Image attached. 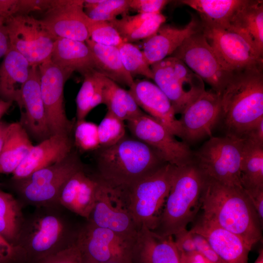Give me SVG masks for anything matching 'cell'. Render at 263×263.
<instances>
[{"mask_svg": "<svg viewBox=\"0 0 263 263\" xmlns=\"http://www.w3.org/2000/svg\"><path fill=\"white\" fill-rule=\"evenodd\" d=\"M59 203L35 207L24 215L17 246L26 263H41L48 257L75 244L81 225Z\"/></svg>", "mask_w": 263, "mask_h": 263, "instance_id": "6da1fadb", "label": "cell"}, {"mask_svg": "<svg viewBox=\"0 0 263 263\" xmlns=\"http://www.w3.org/2000/svg\"><path fill=\"white\" fill-rule=\"evenodd\" d=\"M216 126L241 139L263 119V65L233 72L220 94Z\"/></svg>", "mask_w": 263, "mask_h": 263, "instance_id": "7a4b0ae2", "label": "cell"}, {"mask_svg": "<svg viewBox=\"0 0 263 263\" xmlns=\"http://www.w3.org/2000/svg\"><path fill=\"white\" fill-rule=\"evenodd\" d=\"M202 216L239 236L251 250L262 237L261 224L245 190L204 178Z\"/></svg>", "mask_w": 263, "mask_h": 263, "instance_id": "3957f363", "label": "cell"}, {"mask_svg": "<svg viewBox=\"0 0 263 263\" xmlns=\"http://www.w3.org/2000/svg\"><path fill=\"white\" fill-rule=\"evenodd\" d=\"M97 150V177L107 186L120 191L167 163L152 148L126 135L116 144Z\"/></svg>", "mask_w": 263, "mask_h": 263, "instance_id": "277c9868", "label": "cell"}, {"mask_svg": "<svg viewBox=\"0 0 263 263\" xmlns=\"http://www.w3.org/2000/svg\"><path fill=\"white\" fill-rule=\"evenodd\" d=\"M204 177L193 163L177 167L156 227L152 230L168 236L187 229L201 209Z\"/></svg>", "mask_w": 263, "mask_h": 263, "instance_id": "5b68a950", "label": "cell"}, {"mask_svg": "<svg viewBox=\"0 0 263 263\" xmlns=\"http://www.w3.org/2000/svg\"><path fill=\"white\" fill-rule=\"evenodd\" d=\"M176 167L166 163L153 173L121 191L139 228L143 225L151 230L156 227Z\"/></svg>", "mask_w": 263, "mask_h": 263, "instance_id": "8992f818", "label": "cell"}, {"mask_svg": "<svg viewBox=\"0 0 263 263\" xmlns=\"http://www.w3.org/2000/svg\"><path fill=\"white\" fill-rule=\"evenodd\" d=\"M83 168L80 160L72 152L54 164L40 169L25 178L14 180L18 194L17 199L23 207H36L59 203V194L65 182Z\"/></svg>", "mask_w": 263, "mask_h": 263, "instance_id": "52a82bcc", "label": "cell"}, {"mask_svg": "<svg viewBox=\"0 0 263 263\" xmlns=\"http://www.w3.org/2000/svg\"><path fill=\"white\" fill-rule=\"evenodd\" d=\"M242 155V139L212 136L193 152V162L205 178L243 188L240 173Z\"/></svg>", "mask_w": 263, "mask_h": 263, "instance_id": "ba28073f", "label": "cell"}, {"mask_svg": "<svg viewBox=\"0 0 263 263\" xmlns=\"http://www.w3.org/2000/svg\"><path fill=\"white\" fill-rule=\"evenodd\" d=\"M153 80L181 113L206 90L203 80L180 59L169 56L150 66Z\"/></svg>", "mask_w": 263, "mask_h": 263, "instance_id": "9c48e42d", "label": "cell"}, {"mask_svg": "<svg viewBox=\"0 0 263 263\" xmlns=\"http://www.w3.org/2000/svg\"><path fill=\"white\" fill-rule=\"evenodd\" d=\"M136 238L87 221L80 228L75 244L83 259L100 263H131Z\"/></svg>", "mask_w": 263, "mask_h": 263, "instance_id": "30bf717a", "label": "cell"}, {"mask_svg": "<svg viewBox=\"0 0 263 263\" xmlns=\"http://www.w3.org/2000/svg\"><path fill=\"white\" fill-rule=\"evenodd\" d=\"M170 56L184 62L219 95L233 72L221 63L202 30L186 38Z\"/></svg>", "mask_w": 263, "mask_h": 263, "instance_id": "8fae6325", "label": "cell"}, {"mask_svg": "<svg viewBox=\"0 0 263 263\" xmlns=\"http://www.w3.org/2000/svg\"><path fill=\"white\" fill-rule=\"evenodd\" d=\"M10 48L19 52L32 66L50 60L56 38L40 19L28 15H16L5 21Z\"/></svg>", "mask_w": 263, "mask_h": 263, "instance_id": "7c38bea8", "label": "cell"}, {"mask_svg": "<svg viewBox=\"0 0 263 263\" xmlns=\"http://www.w3.org/2000/svg\"><path fill=\"white\" fill-rule=\"evenodd\" d=\"M202 26L208 43L228 71L233 72L263 65V56L244 35L228 28Z\"/></svg>", "mask_w": 263, "mask_h": 263, "instance_id": "4fadbf2b", "label": "cell"}, {"mask_svg": "<svg viewBox=\"0 0 263 263\" xmlns=\"http://www.w3.org/2000/svg\"><path fill=\"white\" fill-rule=\"evenodd\" d=\"M133 137L154 149L167 163L182 167L193 161L189 146L176 139L164 125L149 115L143 114L127 121Z\"/></svg>", "mask_w": 263, "mask_h": 263, "instance_id": "5bb4252c", "label": "cell"}, {"mask_svg": "<svg viewBox=\"0 0 263 263\" xmlns=\"http://www.w3.org/2000/svg\"><path fill=\"white\" fill-rule=\"evenodd\" d=\"M38 67L41 94L51 134L70 135L74 123L66 114L64 87L73 72L57 66L50 59Z\"/></svg>", "mask_w": 263, "mask_h": 263, "instance_id": "9a60e30c", "label": "cell"}, {"mask_svg": "<svg viewBox=\"0 0 263 263\" xmlns=\"http://www.w3.org/2000/svg\"><path fill=\"white\" fill-rule=\"evenodd\" d=\"M99 182L95 204L87 221L96 226L136 238L140 228L135 223L122 192L109 187L100 180Z\"/></svg>", "mask_w": 263, "mask_h": 263, "instance_id": "2e32d148", "label": "cell"}, {"mask_svg": "<svg viewBox=\"0 0 263 263\" xmlns=\"http://www.w3.org/2000/svg\"><path fill=\"white\" fill-rule=\"evenodd\" d=\"M84 4L82 0H57L40 20L56 38L86 42L90 38L91 19L85 13Z\"/></svg>", "mask_w": 263, "mask_h": 263, "instance_id": "e0dca14e", "label": "cell"}, {"mask_svg": "<svg viewBox=\"0 0 263 263\" xmlns=\"http://www.w3.org/2000/svg\"><path fill=\"white\" fill-rule=\"evenodd\" d=\"M220 108V95L212 90H205L181 113L178 120L182 141L188 145L212 136Z\"/></svg>", "mask_w": 263, "mask_h": 263, "instance_id": "ac0fdd59", "label": "cell"}, {"mask_svg": "<svg viewBox=\"0 0 263 263\" xmlns=\"http://www.w3.org/2000/svg\"><path fill=\"white\" fill-rule=\"evenodd\" d=\"M129 92L141 109L166 127L175 136L180 137L179 120L165 94L154 83L145 79L134 80Z\"/></svg>", "mask_w": 263, "mask_h": 263, "instance_id": "d6986e66", "label": "cell"}, {"mask_svg": "<svg viewBox=\"0 0 263 263\" xmlns=\"http://www.w3.org/2000/svg\"><path fill=\"white\" fill-rule=\"evenodd\" d=\"M20 123L26 131L41 141L52 136L40 87V73L38 66H32L29 77L21 94Z\"/></svg>", "mask_w": 263, "mask_h": 263, "instance_id": "ffe728a7", "label": "cell"}, {"mask_svg": "<svg viewBox=\"0 0 263 263\" xmlns=\"http://www.w3.org/2000/svg\"><path fill=\"white\" fill-rule=\"evenodd\" d=\"M190 230L207 240L222 263H248L251 250L237 235L202 216Z\"/></svg>", "mask_w": 263, "mask_h": 263, "instance_id": "44dd1931", "label": "cell"}, {"mask_svg": "<svg viewBox=\"0 0 263 263\" xmlns=\"http://www.w3.org/2000/svg\"><path fill=\"white\" fill-rule=\"evenodd\" d=\"M96 175L87 174L84 168L65 182L58 196V202L73 213L87 220L94 207L99 186Z\"/></svg>", "mask_w": 263, "mask_h": 263, "instance_id": "7402d4cb", "label": "cell"}, {"mask_svg": "<svg viewBox=\"0 0 263 263\" xmlns=\"http://www.w3.org/2000/svg\"><path fill=\"white\" fill-rule=\"evenodd\" d=\"M72 150L70 135H53L33 146L12 173V179L25 178L40 169L54 164L69 155Z\"/></svg>", "mask_w": 263, "mask_h": 263, "instance_id": "603a6c76", "label": "cell"}, {"mask_svg": "<svg viewBox=\"0 0 263 263\" xmlns=\"http://www.w3.org/2000/svg\"><path fill=\"white\" fill-rule=\"evenodd\" d=\"M202 30L201 21L192 16L182 28L162 24L157 31L144 39L142 51L148 64H151L170 56L192 35Z\"/></svg>", "mask_w": 263, "mask_h": 263, "instance_id": "cb8c5ba5", "label": "cell"}, {"mask_svg": "<svg viewBox=\"0 0 263 263\" xmlns=\"http://www.w3.org/2000/svg\"><path fill=\"white\" fill-rule=\"evenodd\" d=\"M131 263H181L173 236L158 235L143 225L132 249Z\"/></svg>", "mask_w": 263, "mask_h": 263, "instance_id": "d4e9b609", "label": "cell"}, {"mask_svg": "<svg viewBox=\"0 0 263 263\" xmlns=\"http://www.w3.org/2000/svg\"><path fill=\"white\" fill-rule=\"evenodd\" d=\"M32 66L21 54L10 48L0 65V98L21 107L22 91Z\"/></svg>", "mask_w": 263, "mask_h": 263, "instance_id": "484cf974", "label": "cell"}, {"mask_svg": "<svg viewBox=\"0 0 263 263\" xmlns=\"http://www.w3.org/2000/svg\"><path fill=\"white\" fill-rule=\"evenodd\" d=\"M51 61L57 66L82 75L96 70L94 55L85 42L65 38H56L52 52Z\"/></svg>", "mask_w": 263, "mask_h": 263, "instance_id": "4316f807", "label": "cell"}, {"mask_svg": "<svg viewBox=\"0 0 263 263\" xmlns=\"http://www.w3.org/2000/svg\"><path fill=\"white\" fill-rule=\"evenodd\" d=\"M227 28L244 35L263 56V0H246Z\"/></svg>", "mask_w": 263, "mask_h": 263, "instance_id": "83f0119b", "label": "cell"}, {"mask_svg": "<svg viewBox=\"0 0 263 263\" xmlns=\"http://www.w3.org/2000/svg\"><path fill=\"white\" fill-rule=\"evenodd\" d=\"M246 0H182L179 3L196 10L202 24L227 28Z\"/></svg>", "mask_w": 263, "mask_h": 263, "instance_id": "f1b7e54d", "label": "cell"}, {"mask_svg": "<svg viewBox=\"0 0 263 263\" xmlns=\"http://www.w3.org/2000/svg\"><path fill=\"white\" fill-rule=\"evenodd\" d=\"M34 145L20 123L8 125L4 146L0 155V173H13Z\"/></svg>", "mask_w": 263, "mask_h": 263, "instance_id": "f546056e", "label": "cell"}, {"mask_svg": "<svg viewBox=\"0 0 263 263\" xmlns=\"http://www.w3.org/2000/svg\"><path fill=\"white\" fill-rule=\"evenodd\" d=\"M166 20V17L161 13H138L132 16L123 14L120 19L116 18L109 22L124 42L132 43L154 34Z\"/></svg>", "mask_w": 263, "mask_h": 263, "instance_id": "4dcf8cb0", "label": "cell"}, {"mask_svg": "<svg viewBox=\"0 0 263 263\" xmlns=\"http://www.w3.org/2000/svg\"><path fill=\"white\" fill-rule=\"evenodd\" d=\"M85 42L94 55L98 72L117 84L132 85L134 79L124 67L117 47L98 44L90 39Z\"/></svg>", "mask_w": 263, "mask_h": 263, "instance_id": "1f68e13d", "label": "cell"}, {"mask_svg": "<svg viewBox=\"0 0 263 263\" xmlns=\"http://www.w3.org/2000/svg\"><path fill=\"white\" fill-rule=\"evenodd\" d=\"M241 183L247 194L263 191V146L242 139Z\"/></svg>", "mask_w": 263, "mask_h": 263, "instance_id": "d6a6232c", "label": "cell"}, {"mask_svg": "<svg viewBox=\"0 0 263 263\" xmlns=\"http://www.w3.org/2000/svg\"><path fill=\"white\" fill-rule=\"evenodd\" d=\"M101 76L103 84L102 104L106 105L108 112L124 121L144 113L128 91L102 74Z\"/></svg>", "mask_w": 263, "mask_h": 263, "instance_id": "836d02e7", "label": "cell"}, {"mask_svg": "<svg viewBox=\"0 0 263 263\" xmlns=\"http://www.w3.org/2000/svg\"><path fill=\"white\" fill-rule=\"evenodd\" d=\"M23 207L17 198L0 188V235L16 246L25 215Z\"/></svg>", "mask_w": 263, "mask_h": 263, "instance_id": "e575fe53", "label": "cell"}, {"mask_svg": "<svg viewBox=\"0 0 263 263\" xmlns=\"http://www.w3.org/2000/svg\"><path fill=\"white\" fill-rule=\"evenodd\" d=\"M124 67L132 77L139 75L153 79V74L144 53L132 43L123 42L118 47Z\"/></svg>", "mask_w": 263, "mask_h": 263, "instance_id": "d590c367", "label": "cell"}, {"mask_svg": "<svg viewBox=\"0 0 263 263\" xmlns=\"http://www.w3.org/2000/svg\"><path fill=\"white\" fill-rule=\"evenodd\" d=\"M124 121L107 111L98 126L100 147L113 145L126 135Z\"/></svg>", "mask_w": 263, "mask_h": 263, "instance_id": "8d00e7d4", "label": "cell"}, {"mask_svg": "<svg viewBox=\"0 0 263 263\" xmlns=\"http://www.w3.org/2000/svg\"><path fill=\"white\" fill-rule=\"evenodd\" d=\"M84 80L76 97V121L85 119L91 111V101L99 82L98 72L90 71L83 75Z\"/></svg>", "mask_w": 263, "mask_h": 263, "instance_id": "74e56055", "label": "cell"}, {"mask_svg": "<svg viewBox=\"0 0 263 263\" xmlns=\"http://www.w3.org/2000/svg\"><path fill=\"white\" fill-rule=\"evenodd\" d=\"M75 143L81 150H96L100 146L98 126L85 119L76 121L74 129Z\"/></svg>", "mask_w": 263, "mask_h": 263, "instance_id": "f35d334b", "label": "cell"}, {"mask_svg": "<svg viewBox=\"0 0 263 263\" xmlns=\"http://www.w3.org/2000/svg\"><path fill=\"white\" fill-rule=\"evenodd\" d=\"M90 39L98 44L116 47L124 42L117 31L109 21L92 19Z\"/></svg>", "mask_w": 263, "mask_h": 263, "instance_id": "ab89813d", "label": "cell"}, {"mask_svg": "<svg viewBox=\"0 0 263 263\" xmlns=\"http://www.w3.org/2000/svg\"><path fill=\"white\" fill-rule=\"evenodd\" d=\"M84 1L115 18L119 15L127 14L130 10V0H86Z\"/></svg>", "mask_w": 263, "mask_h": 263, "instance_id": "60d3db41", "label": "cell"}, {"mask_svg": "<svg viewBox=\"0 0 263 263\" xmlns=\"http://www.w3.org/2000/svg\"><path fill=\"white\" fill-rule=\"evenodd\" d=\"M0 263H26L22 250L0 235Z\"/></svg>", "mask_w": 263, "mask_h": 263, "instance_id": "b9f144b4", "label": "cell"}, {"mask_svg": "<svg viewBox=\"0 0 263 263\" xmlns=\"http://www.w3.org/2000/svg\"><path fill=\"white\" fill-rule=\"evenodd\" d=\"M167 0H130V9H133L138 13L158 14L169 3Z\"/></svg>", "mask_w": 263, "mask_h": 263, "instance_id": "7bdbcfd3", "label": "cell"}, {"mask_svg": "<svg viewBox=\"0 0 263 263\" xmlns=\"http://www.w3.org/2000/svg\"><path fill=\"white\" fill-rule=\"evenodd\" d=\"M41 263H82V256L78 247L75 244L48 257Z\"/></svg>", "mask_w": 263, "mask_h": 263, "instance_id": "ee69618b", "label": "cell"}, {"mask_svg": "<svg viewBox=\"0 0 263 263\" xmlns=\"http://www.w3.org/2000/svg\"><path fill=\"white\" fill-rule=\"evenodd\" d=\"M57 0H19L18 15H28L35 11H47L55 5Z\"/></svg>", "mask_w": 263, "mask_h": 263, "instance_id": "f6af8a7d", "label": "cell"}, {"mask_svg": "<svg viewBox=\"0 0 263 263\" xmlns=\"http://www.w3.org/2000/svg\"><path fill=\"white\" fill-rule=\"evenodd\" d=\"M189 231L192 234L195 251L213 263H222L207 240L201 235Z\"/></svg>", "mask_w": 263, "mask_h": 263, "instance_id": "bcb514c9", "label": "cell"}, {"mask_svg": "<svg viewBox=\"0 0 263 263\" xmlns=\"http://www.w3.org/2000/svg\"><path fill=\"white\" fill-rule=\"evenodd\" d=\"M19 0H0V19L4 22L18 15Z\"/></svg>", "mask_w": 263, "mask_h": 263, "instance_id": "7dc6e473", "label": "cell"}, {"mask_svg": "<svg viewBox=\"0 0 263 263\" xmlns=\"http://www.w3.org/2000/svg\"><path fill=\"white\" fill-rule=\"evenodd\" d=\"M242 139L253 144L263 146V119L251 129Z\"/></svg>", "mask_w": 263, "mask_h": 263, "instance_id": "c3c4849f", "label": "cell"}, {"mask_svg": "<svg viewBox=\"0 0 263 263\" xmlns=\"http://www.w3.org/2000/svg\"><path fill=\"white\" fill-rule=\"evenodd\" d=\"M10 48L9 36L5 22L0 19V58L4 57Z\"/></svg>", "mask_w": 263, "mask_h": 263, "instance_id": "681fc988", "label": "cell"}, {"mask_svg": "<svg viewBox=\"0 0 263 263\" xmlns=\"http://www.w3.org/2000/svg\"><path fill=\"white\" fill-rule=\"evenodd\" d=\"M179 253L181 263H213L197 252Z\"/></svg>", "mask_w": 263, "mask_h": 263, "instance_id": "f907efd6", "label": "cell"}, {"mask_svg": "<svg viewBox=\"0 0 263 263\" xmlns=\"http://www.w3.org/2000/svg\"><path fill=\"white\" fill-rule=\"evenodd\" d=\"M13 102L7 101L0 98V119L9 109Z\"/></svg>", "mask_w": 263, "mask_h": 263, "instance_id": "816d5d0a", "label": "cell"}, {"mask_svg": "<svg viewBox=\"0 0 263 263\" xmlns=\"http://www.w3.org/2000/svg\"><path fill=\"white\" fill-rule=\"evenodd\" d=\"M7 129V128L0 134V155L4 146Z\"/></svg>", "mask_w": 263, "mask_h": 263, "instance_id": "f5cc1de1", "label": "cell"}, {"mask_svg": "<svg viewBox=\"0 0 263 263\" xmlns=\"http://www.w3.org/2000/svg\"><path fill=\"white\" fill-rule=\"evenodd\" d=\"M254 263H263V250L261 248L259 252L258 256Z\"/></svg>", "mask_w": 263, "mask_h": 263, "instance_id": "db71d44e", "label": "cell"}, {"mask_svg": "<svg viewBox=\"0 0 263 263\" xmlns=\"http://www.w3.org/2000/svg\"><path fill=\"white\" fill-rule=\"evenodd\" d=\"M9 124L0 121V134L7 128Z\"/></svg>", "mask_w": 263, "mask_h": 263, "instance_id": "11a10c76", "label": "cell"}, {"mask_svg": "<svg viewBox=\"0 0 263 263\" xmlns=\"http://www.w3.org/2000/svg\"><path fill=\"white\" fill-rule=\"evenodd\" d=\"M82 263H100L94 262H92V261H89L87 260L83 259L82 258Z\"/></svg>", "mask_w": 263, "mask_h": 263, "instance_id": "9f6ffc18", "label": "cell"}]
</instances>
